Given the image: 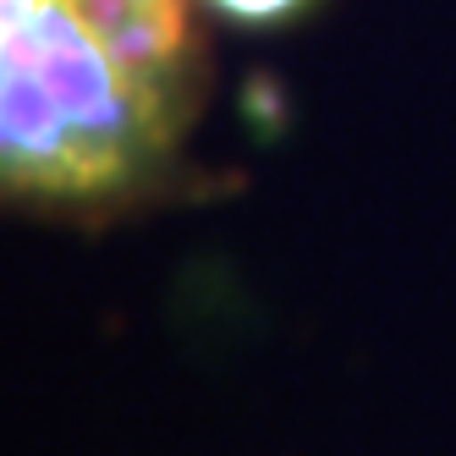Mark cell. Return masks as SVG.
<instances>
[{
  "instance_id": "obj_1",
  "label": "cell",
  "mask_w": 456,
  "mask_h": 456,
  "mask_svg": "<svg viewBox=\"0 0 456 456\" xmlns=\"http://www.w3.org/2000/svg\"><path fill=\"white\" fill-rule=\"evenodd\" d=\"M199 83L192 0H0V192L100 204L143 187Z\"/></svg>"
},
{
  "instance_id": "obj_2",
  "label": "cell",
  "mask_w": 456,
  "mask_h": 456,
  "mask_svg": "<svg viewBox=\"0 0 456 456\" xmlns=\"http://www.w3.org/2000/svg\"><path fill=\"white\" fill-rule=\"evenodd\" d=\"M209 6L237 22H275V17H291L303 0H209Z\"/></svg>"
}]
</instances>
